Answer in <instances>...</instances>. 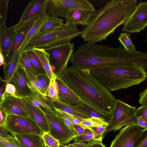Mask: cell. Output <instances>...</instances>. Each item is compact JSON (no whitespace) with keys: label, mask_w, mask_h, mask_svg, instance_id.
<instances>
[{"label":"cell","mask_w":147,"mask_h":147,"mask_svg":"<svg viewBox=\"0 0 147 147\" xmlns=\"http://www.w3.org/2000/svg\"><path fill=\"white\" fill-rule=\"evenodd\" d=\"M138 102L141 105L147 104V88L139 94Z\"/></svg>","instance_id":"cell-47"},{"label":"cell","mask_w":147,"mask_h":147,"mask_svg":"<svg viewBox=\"0 0 147 147\" xmlns=\"http://www.w3.org/2000/svg\"><path fill=\"white\" fill-rule=\"evenodd\" d=\"M81 34L82 31H79L77 26H67L64 24L62 27L54 31L34 37L27 44L24 50L33 48L46 49L70 43L73 39Z\"/></svg>","instance_id":"cell-5"},{"label":"cell","mask_w":147,"mask_h":147,"mask_svg":"<svg viewBox=\"0 0 147 147\" xmlns=\"http://www.w3.org/2000/svg\"><path fill=\"white\" fill-rule=\"evenodd\" d=\"M135 147H147V128L143 129Z\"/></svg>","instance_id":"cell-39"},{"label":"cell","mask_w":147,"mask_h":147,"mask_svg":"<svg viewBox=\"0 0 147 147\" xmlns=\"http://www.w3.org/2000/svg\"><path fill=\"white\" fill-rule=\"evenodd\" d=\"M144 129L136 123L125 126L116 136L110 147H135Z\"/></svg>","instance_id":"cell-11"},{"label":"cell","mask_w":147,"mask_h":147,"mask_svg":"<svg viewBox=\"0 0 147 147\" xmlns=\"http://www.w3.org/2000/svg\"><path fill=\"white\" fill-rule=\"evenodd\" d=\"M136 123L138 126L144 129L147 128V122L142 119L138 118Z\"/></svg>","instance_id":"cell-49"},{"label":"cell","mask_w":147,"mask_h":147,"mask_svg":"<svg viewBox=\"0 0 147 147\" xmlns=\"http://www.w3.org/2000/svg\"><path fill=\"white\" fill-rule=\"evenodd\" d=\"M78 106L85 111L91 117L99 118L104 120L108 123L111 119V115L103 114L95 110L88 106L83 101L82 105Z\"/></svg>","instance_id":"cell-29"},{"label":"cell","mask_w":147,"mask_h":147,"mask_svg":"<svg viewBox=\"0 0 147 147\" xmlns=\"http://www.w3.org/2000/svg\"><path fill=\"white\" fill-rule=\"evenodd\" d=\"M66 114L67 116L73 125H79L86 128H87L82 123V119L80 118L67 113H66Z\"/></svg>","instance_id":"cell-44"},{"label":"cell","mask_w":147,"mask_h":147,"mask_svg":"<svg viewBox=\"0 0 147 147\" xmlns=\"http://www.w3.org/2000/svg\"><path fill=\"white\" fill-rule=\"evenodd\" d=\"M137 5L136 0H112L94 11L88 25L82 30L84 41L94 43L106 40L124 24Z\"/></svg>","instance_id":"cell-2"},{"label":"cell","mask_w":147,"mask_h":147,"mask_svg":"<svg viewBox=\"0 0 147 147\" xmlns=\"http://www.w3.org/2000/svg\"><path fill=\"white\" fill-rule=\"evenodd\" d=\"M0 100V106L8 115L30 117L26 102L20 98L14 97L5 92Z\"/></svg>","instance_id":"cell-12"},{"label":"cell","mask_w":147,"mask_h":147,"mask_svg":"<svg viewBox=\"0 0 147 147\" xmlns=\"http://www.w3.org/2000/svg\"><path fill=\"white\" fill-rule=\"evenodd\" d=\"M59 77L86 104L103 114L111 115L116 99L90 70L71 66Z\"/></svg>","instance_id":"cell-1"},{"label":"cell","mask_w":147,"mask_h":147,"mask_svg":"<svg viewBox=\"0 0 147 147\" xmlns=\"http://www.w3.org/2000/svg\"><path fill=\"white\" fill-rule=\"evenodd\" d=\"M22 52L19 49L3 65V79L1 81L9 83L21 62Z\"/></svg>","instance_id":"cell-21"},{"label":"cell","mask_w":147,"mask_h":147,"mask_svg":"<svg viewBox=\"0 0 147 147\" xmlns=\"http://www.w3.org/2000/svg\"><path fill=\"white\" fill-rule=\"evenodd\" d=\"M136 108L118 99H116L114 107L108 122L109 125L102 135L113 130L116 131L123 126L136 123L138 118L135 113Z\"/></svg>","instance_id":"cell-6"},{"label":"cell","mask_w":147,"mask_h":147,"mask_svg":"<svg viewBox=\"0 0 147 147\" xmlns=\"http://www.w3.org/2000/svg\"><path fill=\"white\" fill-rule=\"evenodd\" d=\"M42 137L46 146L49 147H59L60 144L58 140L48 132H44Z\"/></svg>","instance_id":"cell-36"},{"label":"cell","mask_w":147,"mask_h":147,"mask_svg":"<svg viewBox=\"0 0 147 147\" xmlns=\"http://www.w3.org/2000/svg\"><path fill=\"white\" fill-rule=\"evenodd\" d=\"M59 147H69L68 145H62V144H60Z\"/></svg>","instance_id":"cell-55"},{"label":"cell","mask_w":147,"mask_h":147,"mask_svg":"<svg viewBox=\"0 0 147 147\" xmlns=\"http://www.w3.org/2000/svg\"><path fill=\"white\" fill-rule=\"evenodd\" d=\"M9 0H0V28L6 25Z\"/></svg>","instance_id":"cell-34"},{"label":"cell","mask_w":147,"mask_h":147,"mask_svg":"<svg viewBox=\"0 0 147 147\" xmlns=\"http://www.w3.org/2000/svg\"><path fill=\"white\" fill-rule=\"evenodd\" d=\"M26 103L30 117L44 132L49 133V129L48 123L43 112L37 108Z\"/></svg>","instance_id":"cell-23"},{"label":"cell","mask_w":147,"mask_h":147,"mask_svg":"<svg viewBox=\"0 0 147 147\" xmlns=\"http://www.w3.org/2000/svg\"><path fill=\"white\" fill-rule=\"evenodd\" d=\"M5 127L12 135L15 134H29L42 136L44 133L31 117L8 115Z\"/></svg>","instance_id":"cell-8"},{"label":"cell","mask_w":147,"mask_h":147,"mask_svg":"<svg viewBox=\"0 0 147 147\" xmlns=\"http://www.w3.org/2000/svg\"><path fill=\"white\" fill-rule=\"evenodd\" d=\"M46 1L47 0H32L30 1L19 22L13 27L16 30L28 22L44 16Z\"/></svg>","instance_id":"cell-13"},{"label":"cell","mask_w":147,"mask_h":147,"mask_svg":"<svg viewBox=\"0 0 147 147\" xmlns=\"http://www.w3.org/2000/svg\"><path fill=\"white\" fill-rule=\"evenodd\" d=\"M55 110L59 115L65 125L70 129L72 133L76 136H79L75 127L69 119L67 116L66 113L55 107Z\"/></svg>","instance_id":"cell-35"},{"label":"cell","mask_w":147,"mask_h":147,"mask_svg":"<svg viewBox=\"0 0 147 147\" xmlns=\"http://www.w3.org/2000/svg\"><path fill=\"white\" fill-rule=\"evenodd\" d=\"M56 79L51 80L49 85L45 91V96L53 100H59V88Z\"/></svg>","instance_id":"cell-30"},{"label":"cell","mask_w":147,"mask_h":147,"mask_svg":"<svg viewBox=\"0 0 147 147\" xmlns=\"http://www.w3.org/2000/svg\"><path fill=\"white\" fill-rule=\"evenodd\" d=\"M91 73L110 91L127 89L145 81L147 72L138 65L110 66L94 68Z\"/></svg>","instance_id":"cell-4"},{"label":"cell","mask_w":147,"mask_h":147,"mask_svg":"<svg viewBox=\"0 0 147 147\" xmlns=\"http://www.w3.org/2000/svg\"><path fill=\"white\" fill-rule=\"evenodd\" d=\"M36 77L40 84L46 91L50 82L51 80L47 74H39Z\"/></svg>","instance_id":"cell-38"},{"label":"cell","mask_w":147,"mask_h":147,"mask_svg":"<svg viewBox=\"0 0 147 147\" xmlns=\"http://www.w3.org/2000/svg\"><path fill=\"white\" fill-rule=\"evenodd\" d=\"M0 147H20L16 142H10L6 139L0 137Z\"/></svg>","instance_id":"cell-45"},{"label":"cell","mask_w":147,"mask_h":147,"mask_svg":"<svg viewBox=\"0 0 147 147\" xmlns=\"http://www.w3.org/2000/svg\"><path fill=\"white\" fill-rule=\"evenodd\" d=\"M36 20L31 21L15 30L16 31L13 40L9 49L5 62L8 60L19 49L27 34L34 25Z\"/></svg>","instance_id":"cell-18"},{"label":"cell","mask_w":147,"mask_h":147,"mask_svg":"<svg viewBox=\"0 0 147 147\" xmlns=\"http://www.w3.org/2000/svg\"><path fill=\"white\" fill-rule=\"evenodd\" d=\"M53 100L55 107L67 113L81 119L91 117L85 111L78 106L66 103L60 100Z\"/></svg>","instance_id":"cell-22"},{"label":"cell","mask_w":147,"mask_h":147,"mask_svg":"<svg viewBox=\"0 0 147 147\" xmlns=\"http://www.w3.org/2000/svg\"><path fill=\"white\" fill-rule=\"evenodd\" d=\"M13 136L20 147H46L42 136L39 135L15 134Z\"/></svg>","instance_id":"cell-20"},{"label":"cell","mask_w":147,"mask_h":147,"mask_svg":"<svg viewBox=\"0 0 147 147\" xmlns=\"http://www.w3.org/2000/svg\"><path fill=\"white\" fill-rule=\"evenodd\" d=\"M135 114L137 118L142 119L147 122V104L136 108Z\"/></svg>","instance_id":"cell-40"},{"label":"cell","mask_w":147,"mask_h":147,"mask_svg":"<svg viewBox=\"0 0 147 147\" xmlns=\"http://www.w3.org/2000/svg\"><path fill=\"white\" fill-rule=\"evenodd\" d=\"M59 88V98L66 103L82 105L83 101L59 77L56 79Z\"/></svg>","instance_id":"cell-16"},{"label":"cell","mask_w":147,"mask_h":147,"mask_svg":"<svg viewBox=\"0 0 147 147\" xmlns=\"http://www.w3.org/2000/svg\"><path fill=\"white\" fill-rule=\"evenodd\" d=\"M0 65L1 66L2 65H3L5 63V57L3 55L1 51H0Z\"/></svg>","instance_id":"cell-52"},{"label":"cell","mask_w":147,"mask_h":147,"mask_svg":"<svg viewBox=\"0 0 147 147\" xmlns=\"http://www.w3.org/2000/svg\"><path fill=\"white\" fill-rule=\"evenodd\" d=\"M68 146L69 147H76L75 145H74L72 143L69 144L68 145Z\"/></svg>","instance_id":"cell-54"},{"label":"cell","mask_w":147,"mask_h":147,"mask_svg":"<svg viewBox=\"0 0 147 147\" xmlns=\"http://www.w3.org/2000/svg\"><path fill=\"white\" fill-rule=\"evenodd\" d=\"M127 51L121 46L114 48L86 42L74 52L70 61L72 66L80 69L110 66H125Z\"/></svg>","instance_id":"cell-3"},{"label":"cell","mask_w":147,"mask_h":147,"mask_svg":"<svg viewBox=\"0 0 147 147\" xmlns=\"http://www.w3.org/2000/svg\"><path fill=\"white\" fill-rule=\"evenodd\" d=\"M5 92L14 97L20 98L17 94L15 87L12 84L10 83L6 84Z\"/></svg>","instance_id":"cell-43"},{"label":"cell","mask_w":147,"mask_h":147,"mask_svg":"<svg viewBox=\"0 0 147 147\" xmlns=\"http://www.w3.org/2000/svg\"><path fill=\"white\" fill-rule=\"evenodd\" d=\"M37 75L47 74L40 61L32 49L24 50Z\"/></svg>","instance_id":"cell-28"},{"label":"cell","mask_w":147,"mask_h":147,"mask_svg":"<svg viewBox=\"0 0 147 147\" xmlns=\"http://www.w3.org/2000/svg\"></svg>","instance_id":"cell-57"},{"label":"cell","mask_w":147,"mask_h":147,"mask_svg":"<svg viewBox=\"0 0 147 147\" xmlns=\"http://www.w3.org/2000/svg\"><path fill=\"white\" fill-rule=\"evenodd\" d=\"M32 49L40 61L50 80L57 79V77L53 72L51 65L49 54L43 49L33 48Z\"/></svg>","instance_id":"cell-24"},{"label":"cell","mask_w":147,"mask_h":147,"mask_svg":"<svg viewBox=\"0 0 147 147\" xmlns=\"http://www.w3.org/2000/svg\"><path fill=\"white\" fill-rule=\"evenodd\" d=\"M103 134V133H95L90 129L85 128L83 133L76 137L74 139V140L77 142L89 141L95 138L102 136Z\"/></svg>","instance_id":"cell-32"},{"label":"cell","mask_w":147,"mask_h":147,"mask_svg":"<svg viewBox=\"0 0 147 147\" xmlns=\"http://www.w3.org/2000/svg\"><path fill=\"white\" fill-rule=\"evenodd\" d=\"M118 39L120 44L127 51L133 52L136 51L129 33L126 32L121 33Z\"/></svg>","instance_id":"cell-31"},{"label":"cell","mask_w":147,"mask_h":147,"mask_svg":"<svg viewBox=\"0 0 147 147\" xmlns=\"http://www.w3.org/2000/svg\"><path fill=\"white\" fill-rule=\"evenodd\" d=\"M44 113L48 123L49 133L59 141L60 144H67L76 137L65 125L59 115L53 114L44 110L42 108H37Z\"/></svg>","instance_id":"cell-9"},{"label":"cell","mask_w":147,"mask_h":147,"mask_svg":"<svg viewBox=\"0 0 147 147\" xmlns=\"http://www.w3.org/2000/svg\"><path fill=\"white\" fill-rule=\"evenodd\" d=\"M74 126L79 136L81 135L83 133L86 128L78 125H74Z\"/></svg>","instance_id":"cell-50"},{"label":"cell","mask_w":147,"mask_h":147,"mask_svg":"<svg viewBox=\"0 0 147 147\" xmlns=\"http://www.w3.org/2000/svg\"><path fill=\"white\" fill-rule=\"evenodd\" d=\"M26 103L37 108H41L51 113H57L54 105L53 100L40 94L30 93L28 95L20 97Z\"/></svg>","instance_id":"cell-15"},{"label":"cell","mask_w":147,"mask_h":147,"mask_svg":"<svg viewBox=\"0 0 147 147\" xmlns=\"http://www.w3.org/2000/svg\"><path fill=\"white\" fill-rule=\"evenodd\" d=\"M47 18L45 16L36 20L32 27L29 31L27 35L19 49L22 51L29 41L34 37L37 36L43 25L46 22Z\"/></svg>","instance_id":"cell-25"},{"label":"cell","mask_w":147,"mask_h":147,"mask_svg":"<svg viewBox=\"0 0 147 147\" xmlns=\"http://www.w3.org/2000/svg\"><path fill=\"white\" fill-rule=\"evenodd\" d=\"M8 132L5 127L0 126V137L10 142L16 143V140L14 137L8 134Z\"/></svg>","instance_id":"cell-42"},{"label":"cell","mask_w":147,"mask_h":147,"mask_svg":"<svg viewBox=\"0 0 147 147\" xmlns=\"http://www.w3.org/2000/svg\"><path fill=\"white\" fill-rule=\"evenodd\" d=\"M9 83L15 86L17 94L20 98L26 96L31 93L27 86L25 68L21 61Z\"/></svg>","instance_id":"cell-14"},{"label":"cell","mask_w":147,"mask_h":147,"mask_svg":"<svg viewBox=\"0 0 147 147\" xmlns=\"http://www.w3.org/2000/svg\"><path fill=\"white\" fill-rule=\"evenodd\" d=\"M22 52L21 61L25 68L28 71L36 76L37 74L34 69L25 50Z\"/></svg>","instance_id":"cell-37"},{"label":"cell","mask_w":147,"mask_h":147,"mask_svg":"<svg viewBox=\"0 0 147 147\" xmlns=\"http://www.w3.org/2000/svg\"><path fill=\"white\" fill-rule=\"evenodd\" d=\"M6 83L1 86L0 88V98L5 91Z\"/></svg>","instance_id":"cell-53"},{"label":"cell","mask_w":147,"mask_h":147,"mask_svg":"<svg viewBox=\"0 0 147 147\" xmlns=\"http://www.w3.org/2000/svg\"><path fill=\"white\" fill-rule=\"evenodd\" d=\"M72 144L76 147H88V144L84 142H73Z\"/></svg>","instance_id":"cell-51"},{"label":"cell","mask_w":147,"mask_h":147,"mask_svg":"<svg viewBox=\"0 0 147 147\" xmlns=\"http://www.w3.org/2000/svg\"><path fill=\"white\" fill-rule=\"evenodd\" d=\"M8 115L0 106V126L5 127Z\"/></svg>","instance_id":"cell-46"},{"label":"cell","mask_w":147,"mask_h":147,"mask_svg":"<svg viewBox=\"0 0 147 147\" xmlns=\"http://www.w3.org/2000/svg\"><path fill=\"white\" fill-rule=\"evenodd\" d=\"M46 147H49L47 146H46Z\"/></svg>","instance_id":"cell-56"},{"label":"cell","mask_w":147,"mask_h":147,"mask_svg":"<svg viewBox=\"0 0 147 147\" xmlns=\"http://www.w3.org/2000/svg\"><path fill=\"white\" fill-rule=\"evenodd\" d=\"M108 125V124L103 125L91 127L92 131L95 133L103 134Z\"/></svg>","instance_id":"cell-48"},{"label":"cell","mask_w":147,"mask_h":147,"mask_svg":"<svg viewBox=\"0 0 147 147\" xmlns=\"http://www.w3.org/2000/svg\"><path fill=\"white\" fill-rule=\"evenodd\" d=\"M74 44L70 42L45 49L49 55L51 68L57 77L68 67V63L74 51Z\"/></svg>","instance_id":"cell-7"},{"label":"cell","mask_w":147,"mask_h":147,"mask_svg":"<svg viewBox=\"0 0 147 147\" xmlns=\"http://www.w3.org/2000/svg\"><path fill=\"white\" fill-rule=\"evenodd\" d=\"M102 136L95 138L88 142V147H106L103 144Z\"/></svg>","instance_id":"cell-41"},{"label":"cell","mask_w":147,"mask_h":147,"mask_svg":"<svg viewBox=\"0 0 147 147\" xmlns=\"http://www.w3.org/2000/svg\"><path fill=\"white\" fill-rule=\"evenodd\" d=\"M47 18V21L41 27L38 35H43L54 31L64 25L62 19L58 18Z\"/></svg>","instance_id":"cell-26"},{"label":"cell","mask_w":147,"mask_h":147,"mask_svg":"<svg viewBox=\"0 0 147 147\" xmlns=\"http://www.w3.org/2000/svg\"><path fill=\"white\" fill-rule=\"evenodd\" d=\"M82 123L87 128L92 130L91 127H97L103 125H109L108 122L102 119L93 117L82 119Z\"/></svg>","instance_id":"cell-33"},{"label":"cell","mask_w":147,"mask_h":147,"mask_svg":"<svg viewBox=\"0 0 147 147\" xmlns=\"http://www.w3.org/2000/svg\"><path fill=\"white\" fill-rule=\"evenodd\" d=\"M27 80V86L31 93L45 96V91L37 79L36 76L25 68Z\"/></svg>","instance_id":"cell-27"},{"label":"cell","mask_w":147,"mask_h":147,"mask_svg":"<svg viewBox=\"0 0 147 147\" xmlns=\"http://www.w3.org/2000/svg\"><path fill=\"white\" fill-rule=\"evenodd\" d=\"M146 26L147 2H140L125 23L121 30L129 33L139 32Z\"/></svg>","instance_id":"cell-10"},{"label":"cell","mask_w":147,"mask_h":147,"mask_svg":"<svg viewBox=\"0 0 147 147\" xmlns=\"http://www.w3.org/2000/svg\"><path fill=\"white\" fill-rule=\"evenodd\" d=\"M93 12L82 10L71 11L66 18L65 24L67 26H76L80 25L86 27Z\"/></svg>","instance_id":"cell-17"},{"label":"cell","mask_w":147,"mask_h":147,"mask_svg":"<svg viewBox=\"0 0 147 147\" xmlns=\"http://www.w3.org/2000/svg\"><path fill=\"white\" fill-rule=\"evenodd\" d=\"M16 32L13 26L8 28L5 26L0 28V51L5 57V62Z\"/></svg>","instance_id":"cell-19"}]
</instances>
